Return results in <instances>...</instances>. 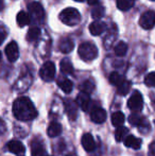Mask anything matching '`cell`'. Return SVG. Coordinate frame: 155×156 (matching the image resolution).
Instances as JSON below:
<instances>
[{"label": "cell", "instance_id": "cell-1", "mask_svg": "<svg viewBox=\"0 0 155 156\" xmlns=\"http://www.w3.org/2000/svg\"><path fill=\"white\" fill-rule=\"evenodd\" d=\"M13 114L19 121H31L37 117V111L27 97L17 98L13 103Z\"/></svg>", "mask_w": 155, "mask_h": 156}, {"label": "cell", "instance_id": "cell-2", "mask_svg": "<svg viewBox=\"0 0 155 156\" xmlns=\"http://www.w3.org/2000/svg\"><path fill=\"white\" fill-rule=\"evenodd\" d=\"M60 19L63 23L67 26H76L80 23L81 20V14L80 12L75 8H67L63 10L60 14Z\"/></svg>", "mask_w": 155, "mask_h": 156}, {"label": "cell", "instance_id": "cell-3", "mask_svg": "<svg viewBox=\"0 0 155 156\" xmlns=\"http://www.w3.org/2000/svg\"><path fill=\"white\" fill-rule=\"evenodd\" d=\"M78 53L83 61L89 62V61L95 60L98 56V48L93 43L87 41V43L81 44L78 49Z\"/></svg>", "mask_w": 155, "mask_h": 156}, {"label": "cell", "instance_id": "cell-4", "mask_svg": "<svg viewBox=\"0 0 155 156\" xmlns=\"http://www.w3.org/2000/svg\"><path fill=\"white\" fill-rule=\"evenodd\" d=\"M28 9H29L30 17L36 23H43L44 18H45V11H44V8L41 6V3H38V2H32V3L29 4Z\"/></svg>", "mask_w": 155, "mask_h": 156}, {"label": "cell", "instance_id": "cell-5", "mask_svg": "<svg viewBox=\"0 0 155 156\" xmlns=\"http://www.w3.org/2000/svg\"><path fill=\"white\" fill-rule=\"evenodd\" d=\"M55 76V66L52 62H46L39 70V76L45 82H51Z\"/></svg>", "mask_w": 155, "mask_h": 156}, {"label": "cell", "instance_id": "cell-6", "mask_svg": "<svg viewBox=\"0 0 155 156\" xmlns=\"http://www.w3.org/2000/svg\"><path fill=\"white\" fill-rule=\"evenodd\" d=\"M143 100L141 94L139 91H134L128 101V107L132 112L137 113V112H140L143 109Z\"/></svg>", "mask_w": 155, "mask_h": 156}, {"label": "cell", "instance_id": "cell-7", "mask_svg": "<svg viewBox=\"0 0 155 156\" xmlns=\"http://www.w3.org/2000/svg\"><path fill=\"white\" fill-rule=\"evenodd\" d=\"M139 25L143 29L150 30L155 26V12L153 11H147L140 16Z\"/></svg>", "mask_w": 155, "mask_h": 156}, {"label": "cell", "instance_id": "cell-8", "mask_svg": "<svg viewBox=\"0 0 155 156\" xmlns=\"http://www.w3.org/2000/svg\"><path fill=\"white\" fill-rule=\"evenodd\" d=\"M5 55L8 58V60L10 62L14 63L17 61L19 56V50H18V46H17L16 41H11L8 46L5 47Z\"/></svg>", "mask_w": 155, "mask_h": 156}, {"label": "cell", "instance_id": "cell-9", "mask_svg": "<svg viewBox=\"0 0 155 156\" xmlns=\"http://www.w3.org/2000/svg\"><path fill=\"white\" fill-rule=\"evenodd\" d=\"M8 149L11 153L17 155V156H23L26 152V148L19 140H11L8 144Z\"/></svg>", "mask_w": 155, "mask_h": 156}, {"label": "cell", "instance_id": "cell-10", "mask_svg": "<svg viewBox=\"0 0 155 156\" xmlns=\"http://www.w3.org/2000/svg\"><path fill=\"white\" fill-rule=\"evenodd\" d=\"M77 104L82 108V111L84 112L89 111L91 106V100H90V97H89V94L83 93L82 91L77 98Z\"/></svg>", "mask_w": 155, "mask_h": 156}, {"label": "cell", "instance_id": "cell-11", "mask_svg": "<svg viewBox=\"0 0 155 156\" xmlns=\"http://www.w3.org/2000/svg\"><path fill=\"white\" fill-rule=\"evenodd\" d=\"M90 118L95 123H103L106 120V112L103 108L95 107L91 109Z\"/></svg>", "mask_w": 155, "mask_h": 156}, {"label": "cell", "instance_id": "cell-12", "mask_svg": "<svg viewBox=\"0 0 155 156\" xmlns=\"http://www.w3.org/2000/svg\"><path fill=\"white\" fill-rule=\"evenodd\" d=\"M82 147L86 152H93L96 149V142L93 135L89 133H86L82 137Z\"/></svg>", "mask_w": 155, "mask_h": 156}, {"label": "cell", "instance_id": "cell-13", "mask_svg": "<svg viewBox=\"0 0 155 156\" xmlns=\"http://www.w3.org/2000/svg\"><path fill=\"white\" fill-rule=\"evenodd\" d=\"M65 109L71 120H75L78 114V104L72 100H65Z\"/></svg>", "mask_w": 155, "mask_h": 156}, {"label": "cell", "instance_id": "cell-14", "mask_svg": "<svg viewBox=\"0 0 155 156\" xmlns=\"http://www.w3.org/2000/svg\"><path fill=\"white\" fill-rule=\"evenodd\" d=\"M105 29H106V25L99 20L93 21V23H91L90 26H89V31H90V33L93 35H95V36L101 35L102 33L105 31Z\"/></svg>", "mask_w": 155, "mask_h": 156}, {"label": "cell", "instance_id": "cell-15", "mask_svg": "<svg viewBox=\"0 0 155 156\" xmlns=\"http://www.w3.org/2000/svg\"><path fill=\"white\" fill-rule=\"evenodd\" d=\"M124 146L128 147V148L134 149V150H138L141 147V139L135 137L133 135H128L123 140Z\"/></svg>", "mask_w": 155, "mask_h": 156}, {"label": "cell", "instance_id": "cell-16", "mask_svg": "<svg viewBox=\"0 0 155 156\" xmlns=\"http://www.w3.org/2000/svg\"><path fill=\"white\" fill-rule=\"evenodd\" d=\"M58 48H60V50L63 52V53H69V52L72 51L73 48H75V44H73L72 39L63 38L62 41H60Z\"/></svg>", "mask_w": 155, "mask_h": 156}, {"label": "cell", "instance_id": "cell-17", "mask_svg": "<svg viewBox=\"0 0 155 156\" xmlns=\"http://www.w3.org/2000/svg\"><path fill=\"white\" fill-rule=\"evenodd\" d=\"M47 132H48V135H49L50 137H56V136H58L61 133H62V125L58 123V122L53 121L49 124Z\"/></svg>", "mask_w": 155, "mask_h": 156}, {"label": "cell", "instance_id": "cell-18", "mask_svg": "<svg viewBox=\"0 0 155 156\" xmlns=\"http://www.w3.org/2000/svg\"><path fill=\"white\" fill-rule=\"evenodd\" d=\"M58 85L65 94H70L72 91V88H73V84L70 80L68 79H60L58 81Z\"/></svg>", "mask_w": 155, "mask_h": 156}, {"label": "cell", "instance_id": "cell-19", "mask_svg": "<svg viewBox=\"0 0 155 156\" xmlns=\"http://www.w3.org/2000/svg\"><path fill=\"white\" fill-rule=\"evenodd\" d=\"M16 21H17V23H18L19 27L23 28L31 23V17H30V15L28 14V13L21 11V12H19L18 14H17Z\"/></svg>", "mask_w": 155, "mask_h": 156}, {"label": "cell", "instance_id": "cell-20", "mask_svg": "<svg viewBox=\"0 0 155 156\" xmlns=\"http://www.w3.org/2000/svg\"><path fill=\"white\" fill-rule=\"evenodd\" d=\"M31 155L32 156H47L46 154V150L44 148V146L39 142L34 141L32 144V149H31Z\"/></svg>", "mask_w": 155, "mask_h": 156}, {"label": "cell", "instance_id": "cell-21", "mask_svg": "<svg viewBox=\"0 0 155 156\" xmlns=\"http://www.w3.org/2000/svg\"><path fill=\"white\" fill-rule=\"evenodd\" d=\"M61 70H62L63 73L65 74H72L73 73V66L72 63L70 62V60L68 58H64V60L61 61Z\"/></svg>", "mask_w": 155, "mask_h": 156}, {"label": "cell", "instance_id": "cell-22", "mask_svg": "<svg viewBox=\"0 0 155 156\" xmlns=\"http://www.w3.org/2000/svg\"><path fill=\"white\" fill-rule=\"evenodd\" d=\"M128 133H129V129H126V127L120 125V126L117 127L116 132H115V139H116L118 142L123 141L124 138L128 136Z\"/></svg>", "mask_w": 155, "mask_h": 156}, {"label": "cell", "instance_id": "cell-23", "mask_svg": "<svg viewBox=\"0 0 155 156\" xmlns=\"http://www.w3.org/2000/svg\"><path fill=\"white\" fill-rule=\"evenodd\" d=\"M124 115L123 113H121V112H116V113H114L112 115V123L113 125H115V126H120V125H122L124 123Z\"/></svg>", "mask_w": 155, "mask_h": 156}, {"label": "cell", "instance_id": "cell-24", "mask_svg": "<svg viewBox=\"0 0 155 156\" xmlns=\"http://www.w3.org/2000/svg\"><path fill=\"white\" fill-rule=\"evenodd\" d=\"M117 8L121 11H128L134 5V1L133 0H117L116 1Z\"/></svg>", "mask_w": 155, "mask_h": 156}, {"label": "cell", "instance_id": "cell-25", "mask_svg": "<svg viewBox=\"0 0 155 156\" xmlns=\"http://www.w3.org/2000/svg\"><path fill=\"white\" fill-rule=\"evenodd\" d=\"M129 122L132 125H134V126H140V125H143L145 123L146 120L143 119L141 116L138 115V114H132V115L129 117Z\"/></svg>", "mask_w": 155, "mask_h": 156}, {"label": "cell", "instance_id": "cell-26", "mask_svg": "<svg viewBox=\"0 0 155 156\" xmlns=\"http://www.w3.org/2000/svg\"><path fill=\"white\" fill-rule=\"evenodd\" d=\"M39 35H41V29H39L38 27H32L31 29L28 31L27 39L29 41H35L39 37Z\"/></svg>", "mask_w": 155, "mask_h": 156}, {"label": "cell", "instance_id": "cell-27", "mask_svg": "<svg viewBox=\"0 0 155 156\" xmlns=\"http://www.w3.org/2000/svg\"><path fill=\"white\" fill-rule=\"evenodd\" d=\"M126 51H128V45L124 41L118 43L115 47V53L118 56H124L126 54Z\"/></svg>", "mask_w": 155, "mask_h": 156}, {"label": "cell", "instance_id": "cell-28", "mask_svg": "<svg viewBox=\"0 0 155 156\" xmlns=\"http://www.w3.org/2000/svg\"><path fill=\"white\" fill-rule=\"evenodd\" d=\"M80 88L83 93L90 94L91 91L93 90V88H95V84H93V82L91 80H86L82 83V85H81Z\"/></svg>", "mask_w": 155, "mask_h": 156}, {"label": "cell", "instance_id": "cell-29", "mask_svg": "<svg viewBox=\"0 0 155 156\" xmlns=\"http://www.w3.org/2000/svg\"><path fill=\"white\" fill-rule=\"evenodd\" d=\"M123 81H124V78L121 74L118 73V72H113L110 76V82L112 83L113 85H115V86H119Z\"/></svg>", "mask_w": 155, "mask_h": 156}, {"label": "cell", "instance_id": "cell-30", "mask_svg": "<svg viewBox=\"0 0 155 156\" xmlns=\"http://www.w3.org/2000/svg\"><path fill=\"white\" fill-rule=\"evenodd\" d=\"M117 88H118V93L120 94H122V96H125L131 89V82L124 80L119 86H117Z\"/></svg>", "mask_w": 155, "mask_h": 156}, {"label": "cell", "instance_id": "cell-31", "mask_svg": "<svg viewBox=\"0 0 155 156\" xmlns=\"http://www.w3.org/2000/svg\"><path fill=\"white\" fill-rule=\"evenodd\" d=\"M104 13L105 12H104L103 6L97 4V5H95V8L91 10V16H93V18L99 19V18H101V17H103Z\"/></svg>", "mask_w": 155, "mask_h": 156}, {"label": "cell", "instance_id": "cell-32", "mask_svg": "<svg viewBox=\"0 0 155 156\" xmlns=\"http://www.w3.org/2000/svg\"><path fill=\"white\" fill-rule=\"evenodd\" d=\"M145 84L149 87H155V71L150 72L145 78Z\"/></svg>", "mask_w": 155, "mask_h": 156}, {"label": "cell", "instance_id": "cell-33", "mask_svg": "<svg viewBox=\"0 0 155 156\" xmlns=\"http://www.w3.org/2000/svg\"><path fill=\"white\" fill-rule=\"evenodd\" d=\"M6 37V31L5 29L3 28V26L0 25V45H1L2 43H3V41L5 39Z\"/></svg>", "mask_w": 155, "mask_h": 156}, {"label": "cell", "instance_id": "cell-34", "mask_svg": "<svg viewBox=\"0 0 155 156\" xmlns=\"http://www.w3.org/2000/svg\"><path fill=\"white\" fill-rule=\"evenodd\" d=\"M4 131H5V124H4V122L0 119V135H2V134L4 133Z\"/></svg>", "mask_w": 155, "mask_h": 156}, {"label": "cell", "instance_id": "cell-35", "mask_svg": "<svg viewBox=\"0 0 155 156\" xmlns=\"http://www.w3.org/2000/svg\"><path fill=\"white\" fill-rule=\"evenodd\" d=\"M87 3L89 5H97L99 4V0H87Z\"/></svg>", "mask_w": 155, "mask_h": 156}, {"label": "cell", "instance_id": "cell-36", "mask_svg": "<svg viewBox=\"0 0 155 156\" xmlns=\"http://www.w3.org/2000/svg\"><path fill=\"white\" fill-rule=\"evenodd\" d=\"M3 8H4V2H3V0H0V11L3 10Z\"/></svg>", "mask_w": 155, "mask_h": 156}, {"label": "cell", "instance_id": "cell-37", "mask_svg": "<svg viewBox=\"0 0 155 156\" xmlns=\"http://www.w3.org/2000/svg\"><path fill=\"white\" fill-rule=\"evenodd\" d=\"M76 1H79V2H82V1H84V0H76Z\"/></svg>", "mask_w": 155, "mask_h": 156}, {"label": "cell", "instance_id": "cell-38", "mask_svg": "<svg viewBox=\"0 0 155 156\" xmlns=\"http://www.w3.org/2000/svg\"><path fill=\"white\" fill-rule=\"evenodd\" d=\"M1 58H2V54H1V52H0V61H1Z\"/></svg>", "mask_w": 155, "mask_h": 156}, {"label": "cell", "instance_id": "cell-39", "mask_svg": "<svg viewBox=\"0 0 155 156\" xmlns=\"http://www.w3.org/2000/svg\"><path fill=\"white\" fill-rule=\"evenodd\" d=\"M67 156H76V155H73V154H69V155H67Z\"/></svg>", "mask_w": 155, "mask_h": 156}, {"label": "cell", "instance_id": "cell-40", "mask_svg": "<svg viewBox=\"0 0 155 156\" xmlns=\"http://www.w3.org/2000/svg\"><path fill=\"white\" fill-rule=\"evenodd\" d=\"M152 1H155V0H152Z\"/></svg>", "mask_w": 155, "mask_h": 156}, {"label": "cell", "instance_id": "cell-41", "mask_svg": "<svg viewBox=\"0 0 155 156\" xmlns=\"http://www.w3.org/2000/svg\"><path fill=\"white\" fill-rule=\"evenodd\" d=\"M133 1H135V0H133Z\"/></svg>", "mask_w": 155, "mask_h": 156}]
</instances>
